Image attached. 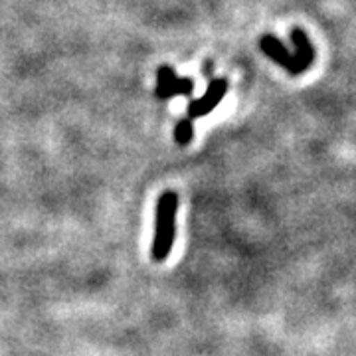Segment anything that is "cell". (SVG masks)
Wrapping results in <instances>:
<instances>
[{
    "mask_svg": "<svg viewBox=\"0 0 356 356\" xmlns=\"http://www.w3.org/2000/svg\"><path fill=\"white\" fill-rule=\"evenodd\" d=\"M192 139H194V121L184 117V119L178 121L177 127H175V140L180 147H186V145H191Z\"/></svg>",
    "mask_w": 356,
    "mask_h": 356,
    "instance_id": "6",
    "label": "cell"
},
{
    "mask_svg": "<svg viewBox=\"0 0 356 356\" xmlns=\"http://www.w3.org/2000/svg\"><path fill=\"white\" fill-rule=\"evenodd\" d=\"M212 67H214V65H212V62L204 64L202 65V76L208 77V79H214V77H212Z\"/></svg>",
    "mask_w": 356,
    "mask_h": 356,
    "instance_id": "7",
    "label": "cell"
},
{
    "mask_svg": "<svg viewBox=\"0 0 356 356\" xmlns=\"http://www.w3.org/2000/svg\"><path fill=\"white\" fill-rule=\"evenodd\" d=\"M259 48L261 51L266 54L269 60H273L275 64L281 65V67H285L291 76H301V74H305L307 67L295 54L285 48V44L281 42L277 36H273V34H264L261 40H259Z\"/></svg>",
    "mask_w": 356,
    "mask_h": 356,
    "instance_id": "3",
    "label": "cell"
},
{
    "mask_svg": "<svg viewBox=\"0 0 356 356\" xmlns=\"http://www.w3.org/2000/svg\"><path fill=\"white\" fill-rule=\"evenodd\" d=\"M177 212L178 194L172 191H166L156 202L153 245H151L153 261L161 264L170 255L172 243H175V234H177Z\"/></svg>",
    "mask_w": 356,
    "mask_h": 356,
    "instance_id": "1",
    "label": "cell"
},
{
    "mask_svg": "<svg viewBox=\"0 0 356 356\" xmlns=\"http://www.w3.org/2000/svg\"><path fill=\"white\" fill-rule=\"evenodd\" d=\"M226 93H228V79H224V77L210 79L204 95H200L198 99H191L188 107H186V117L194 121L198 117L212 113L218 105L222 103V99L226 97Z\"/></svg>",
    "mask_w": 356,
    "mask_h": 356,
    "instance_id": "4",
    "label": "cell"
},
{
    "mask_svg": "<svg viewBox=\"0 0 356 356\" xmlns=\"http://www.w3.org/2000/svg\"><path fill=\"white\" fill-rule=\"evenodd\" d=\"M194 91V79L192 77H180L170 65H161L156 70V88L154 95L159 99H172V97H191Z\"/></svg>",
    "mask_w": 356,
    "mask_h": 356,
    "instance_id": "2",
    "label": "cell"
},
{
    "mask_svg": "<svg viewBox=\"0 0 356 356\" xmlns=\"http://www.w3.org/2000/svg\"><path fill=\"white\" fill-rule=\"evenodd\" d=\"M291 42H293V46H295V56H297V58H299L307 67H311L313 60H315V48H313V44H311L309 36H307L301 28H293Z\"/></svg>",
    "mask_w": 356,
    "mask_h": 356,
    "instance_id": "5",
    "label": "cell"
}]
</instances>
